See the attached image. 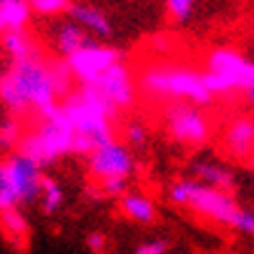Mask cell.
<instances>
[{"mask_svg":"<svg viewBox=\"0 0 254 254\" xmlns=\"http://www.w3.org/2000/svg\"><path fill=\"white\" fill-rule=\"evenodd\" d=\"M72 147H75V131L59 105L52 112L31 119L28 126L23 124L16 152L28 156L33 163H38L45 170V166H52L72 154Z\"/></svg>","mask_w":254,"mask_h":254,"instance_id":"5","label":"cell"},{"mask_svg":"<svg viewBox=\"0 0 254 254\" xmlns=\"http://www.w3.org/2000/svg\"><path fill=\"white\" fill-rule=\"evenodd\" d=\"M33 7V14L47 16V19H54L68 12V7L75 0H28Z\"/></svg>","mask_w":254,"mask_h":254,"instance_id":"23","label":"cell"},{"mask_svg":"<svg viewBox=\"0 0 254 254\" xmlns=\"http://www.w3.org/2000/svg\"><path fill=\"white\" fill-rule=\"evenodd\" d=\"M191 177L198 180L203 185L215 187V189H222V191H236L238 187V177L226 163L217 161V159H193L191 161Z\"/></svg>","mask_w":254,"mask_h":254,"instance_id":"14","label":"cell"},{"mask_svg":"<svg viewBox=\"0 0 254 254\" xmlns=\"http://www.w3.org/2000/svg\"><path fill=\"white\" fill-rule=\"evenodd\" d=\"M161 128L170 142L187 149L205 147L215 135L208 110L193 103H168L161 112Z\"/></svg>","mask_w":254,"mask_h":254,"instance_id":"8","label":"cell"},{"mask_svg":"<svg viewBox=\"0 0 254 254\" xmlns=\"http://www.w3.org/2000/svg\"><path fill=\"white\" fill-rule=\"evenodd\" d=\"M196 0H166V14L173 23H187L193 16Z\"/></svg>","mask_w":254,"mask_h":254,"instance_id":"24","label":"cell"},{"mask_svg":"<svg viewBox=\"0 0 254 254\" xmlns=\"http://www.w3.org/2000/svg\"><path fill=\"white\" fill-rule=\"evenodd\" d=\"M2 33H5V31H2V23H0V35H2Z\"/></svg>","mask_w":254,"mask_h":254,"instance_id":"28","label":"cell"},{"mask_svg":"<svg viewBox=\"0 0 254 254\" xmlns=\"http://www.w3.org/2000/svg\"><path fill=\"white\" fill-rule=\"evenodd\" d=\"M42 175L45 170L16 149L0 156V212L35 203Z\"/></svg>","mask_w":254,"mask_h":254,"instance_id":"7","label":"cell"},{"mask_svg":"<svg viewBox=\"0 0 254 254\" xmlns=\"http://www.w3.org/2000/svg\"><path fill=\"white\" fill-rule=\"evenodd\" d=\"M93 38H89V33L84 28H79L75 21H61L54 28V35H52V42H54V52L59 59H68L70 54H75L77 49L91 42Z\"/></svg>","mask_w":254,"mask_h":254,"instance_id":"17","label":"cell"},{"mask_svg":"<svg viewBox=\"0 0 254 254\" xmlns=\"http://www.w3.org/2000/svg\"><path fill=\"white\" fill-rule=\"evenodd\" d=\"M0 233L16 252H26L28 250L31 222H28L23 208H9L0 212Z\"/></svg>","mask_w":254,"mask_h":254,"instance_id":"16","label":"cell"},{"mask_svg":"<svg viewBox=\"0 0 254 254\" xmlns=\"http://www.w3.org/2000/svg\"><path fill=\"white\" fill-rule=\"evenodd\" d=\"M2 40V49L7 52V56L12 61L19 59H28V56L40 54V45L38 40L33 38L28 31H7L0 35Z\"/></svg>","mask_w":254,"mask_h":254,"instance_id":"19","label":"cell"},{"mask_svg":"<svg viewBox=\"0 0 254 254\" xmlns=\"http://www.w3.org/2000/svg\"><path fill=\"white\" fill-rule=\"evenodd\" d=\"M128 182L131 180H122V177H110V180H98L93 182L96 185V191L105 198H119L124 191H128Z\"/></svg>","mask_w":254,"mask_h":254,"instance_id":"25","label":"cell"},{"mask_svg":"<svg viewBox=\"0 0 254 254\" xmlns=\"http://www.w3.org/2000/svg\"><path fill=\"white\" fill-rule=\"evenodd\" d=\"M222 149L224 154L238 163H252L254 154V119L252 115L231 117L222 131Z\"/></svg>","mask_w":254,"mask_h":254,"instance_id":"12","label":"cell"},{"mask_svg":"<svg viewBox=\"0 0 254 254\" xmlns=\"http://www.w3.org/2000/svg\"><path fill=\"white\" fill-rule=\"evenodd\" d=\"M168 200L175 208L187 210L215 226L236 231L240 236L254 233V212L240 205L236 193L203 185L191 175L177 177L168 187Z\"/></svg>","mask_w":254,"mask_h":254,"instance_id":"2","label":"cell"},{"mask_svg":"<svg viewBox=\"0 0 254 254\" xmlns=\"http://www.w3.org/2000/svg\"><path fill=\"white\" fill-rule=\"evenodd\" d=\"M23 124L19 117H5L2 122H0V149H5V152H14L16 145H19V138H21L23 133Z\"/></svg>","mask_w":254,"mask_h":254,"instance_id":"21","label":"cell"},{"mask_svg":"<svg viewBox=\"0 0 254 254\" xmlns=\"http://www.w3.org/2000/svg\"><path fill=\"white\" fill-rule=\"evenodd\" d=\"M61 110L75 131L72 154L86 156L96 147L115 140L119 112H115L105 100L98 98L89 86L75 84V89L61 100Z\"/></svg>","mask_w":254,"mask_h":254,"instance_id":"4","label":"cell"},{"mask_svg":"<svg viewBox=\"0 0 254 254\" xmlns=\"http://www.w3.org/2000/svg\"><path fill=\"white\" fill-rule=\"evenodd\" d=\"M203 82L212 98L231 100L238 96L252 100L254 96V63L238 47L219 45L205 54L203 63Z\"/></svg>","mask_w":254,"mask_h":254,"instance_id":"6","label":"cell"},{"mask_svg":"<svg viewBox=\"0 0 254 254\" xmlns=\"http://www.w3.org/2000/svg\"><path fill=\"white\" fill-rule=\"evenodd\" d=\"M135 86L149 103H193L208 108L215 103L203 82L200 68L182 61H152L142 65L135 77Z\"/></svg>","mask_w":254,"mask_h":254,"instance_id":"3","label":"cell"},{"mask_svg":"<svg viewBox=\"0 0 254 254\" xmlns=\"http://www.w3.org/2000/svg\"><path fill=\"white\" fill-rule=\"evenodd\" d=\"M89 163V175L93 182L98 180H110V177H122V180H131L138 170L133 149L124 145L122 140H110L105 145L96 147L93 152L86 154Z\"/></svg>","mask_w":254,"mask_h":254,"instance_id":"11","label":"cell"},{"mask_svg":"<svg viewBox=\"0 0 254 254\" xmlns=\"http://www.w3.org/2000/svg\"><path fill=\"white\" fill-rule=\"evenodd\" d=\"M33 7L28 0H0V23L2 31H28Z\"/></svg>","mask_w":254,"mask_h":254,"instance_id":"18","label":"cell"},{"mask_svg":"<svg viewBox=\"0 0 254 254\" xmlns=\"http://www.w3.org/2000/svg\"><path fill=\"white\" fill-rule=\"evenodd\" d=\"M119 210H122V215L133 224H154L159 219V205H156V200L152 196H147L142 191H124L119 196Z\"/></svg>","mask_w":254,"mask_h":254,"instance_id":"15","label":"cell"},{"mask_svg":"<svg viewBox=\"0 0 254 254\" xmlns=\"http://www.w3.org/2000/svg\"><path fill=\"white\" fill-rule=\"evenodd\" d=\"M89 86L98 98H103L115 112H124L131 110L138 100V86H135V75L131 72V68L124 61L115 63L112 68H108L103 75L89 82Z\"/></svg>","mask_w":254,"mask_h":254,"instance_id":"9","label":"cell"},{"mask_svg":"<svg viewBox=\"0 0 254 254\" xmlns=\"http://www.w3.org/2000/svg\"><path fill=\"white\" fill-rule=\"evenodd\" d=\"M86 247L91 254H108V236L100 231H93L86 236Z\"/></svg>","mask_w":254,"mask_h":254,"instance_id":"27","label":"cell"},{"mask_svg":"<svg viewBox=\"0 0 254 254\" xmlns=\"http://www.w3.org/2000/svg\"><path fill=\"white\" fill-rule=\"evenodd\" d=\"M63 61L68 65L75 84H89L98 75H103L108 68H112L115 63L124 61V52L119 47L91 40V42H86L82 49H77L75 54H70Z\"/></svg>","mask_w":254,"mask_h":254,"instance_id":"10","label":"cell"},{"mask_svg":"<svg viewBox=\"0 0 254 254\" xmlns=\"http://www.w3.org/2000/svg\"><path fill=\"white\" fill-rule=\"evenodd\" d=\"M168 250H170L168 240L154 238V240H147V243H140L133 250V254H168Z\"/></svg>","mask_w":254,"mask_h":254,"instance_id":"26","label":"cell"},{"mask_svg":"<svg viewBox=\"0 0 254 254\" xmlns=\"http://www.w3.org/2000/svg\"><path fill=\"white\" fill-rule=\"evenodd\" d=\"M40 208L45 215H56L59 210L63 208V200H65V193H63V187L56 182L54 177L42 175V185H40Z\"/></svg>","mask_w":254,"mask_h":254,"instance_id":"20","label":"cell"},{"mask_svg":"<svg viewBox=\"0 0 254 254\" xmlns=\"http://www.w3.org/2000/svg\"><path fill=\"white\" fill-rule=\"evenodd\" d=\"M75 89L68 65L59 56L42 52L19 59L0 72V103L12 117L31 122L61 105V100Z\"/></svg>","mask_w":254,"mask_h":254,"instance_id":"1","label":"cell"},{"mask_svg":"<svg viewBox=\"0 0 254 254\" xmlns=\"http://www.w3.org/2000/svg\"><path fill=\"white\" fill-rule=\"evenodd\" d=\"M65 14H68L70 21H75L79 28H84L89 33V38H98V40L112 38V21H110V16L98 5L75 0Z\"/></svg>","mask_w":254,"mask_h":254,"instance_id":"13","label":"cell"},{"mask_svg":"<svg viewBox=\"0 0 254 254\" xmlns=\"http://www.w3.org/2000/svg\"><path fill=\"white\" fill-rule=\"evenodd\" d=\"M122 142L128 147V149H142V147H147V142H149V128H147L140 119H131V122H126V126H124Z\"/></svg>","mask_w":254,"mask_h":254,"instance_id":"22","label":"cell"}]
</instances>
